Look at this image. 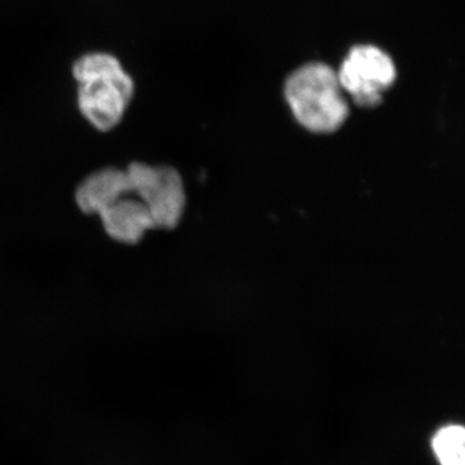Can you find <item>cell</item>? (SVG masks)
Masks as SVG:
<instances>
[{
	"label": "cell",
	"mask_w": 465,
	"mask_h": 465,
	"mask_svg": "<svg viewBox=\"0 0 465 465\" xmlns=\"http://www.w3.org/2000/svg\"><path fill=\"white\" fill-rule=\"evenodd\" d=\"M78 82V106L84 118L101 133L119 124L134 94L131 75L118 58L104 52L84 54L73 66Z\"/></svg>",
	"instance_id": "cell-1"
},
{
	"label": "cell",
	"mask_w": 465,
	"mask_h": 465,
	"mask_svg": "<svg viewBox=\"0 0 465 465\" xmlns=\"http://www.w3.org/2000/svg\"><path fill=\"white\" fill-rule=\"evenodd\" d=\"M284 96L300 125L313 134H332L349 116L338 74L326 64L299 67L287 79Z\"/></svg>",
	"instance_id": "cell-2"
},
{
	"label": "cell",
	"mask_w": 465,
	"mask_h": 465,
	"mask_svg": "<svg viewBox=\"0 0 465 465\" xmlns=\"http://www.w3.org/2000/svg\"><path fill=\"white\" fill-rule=\"evenodd\" d=\"M131 194L148 210L155 229H173L182 222L186 207L185 186L171 166H150L134 162L125 168Z\"/></svg>",
	"instance_id": "cell-3"
},
{
	"label": "cell",
	"mask_w": 465,
	"mask_h": 465,
	"mask_svg": "<svg viewBox=\"0 0 465 465\" xmlns=\"http://www.w3.org/2000/svg\"><path fill=\"white\" fill-rule=\"evenodd\" d=\"M338 74L342 91L362 108H374L396 81L397 69L390 54L375 45H356L349 52Z\"/></svg>",
	"instance_id": "cell-4"
},
{
	"label": "cell",
	"mask_w": 465,
	"mask_h": 465,
	"mask_svg": "<svg viewBox=\"0 0 465 465\" xmlns=\"http://www.w3.org/2000/svg\"><path fill=\"white\" fill-rule=\"evenodd\" d=\"M104 229L110 238L124 244H136L153 231L152 217L139 198L127 194L99 213Z\"/></svg>",
	"instance_id": "cell-5"
},
{
	"label": "cell",
	"mask_w": 465,
	"mask_h": 465,
	"mask_svg": "<svg viewBox=\"0 0 465 465\" xmlns=\"http://www.w3.org/2000/svg\"><path fill=\"white\" fill-rule=\"evenodd\" d=\"M131 194L125 170L101 168L85 177L75 191L76 206L87 215H99L119 198Z\"/></svg>",
	"instance_id": "cell-6"
},
{
	"label": "cell",
	"mask_w": 465,
	"mask_h": 465,
	"mask_svg": "<svg viewBox=\"0 0 465 465\" xmlns=\"http://www.w3.org/2000/svg\"><path fill=\"white\" fill-rule=\"evenodd\" d=\"M430 448L437 465H465L464 425H440L430 436Z\"/></svg>",
	"instance_id": "cell-7"
}]
</instances>
